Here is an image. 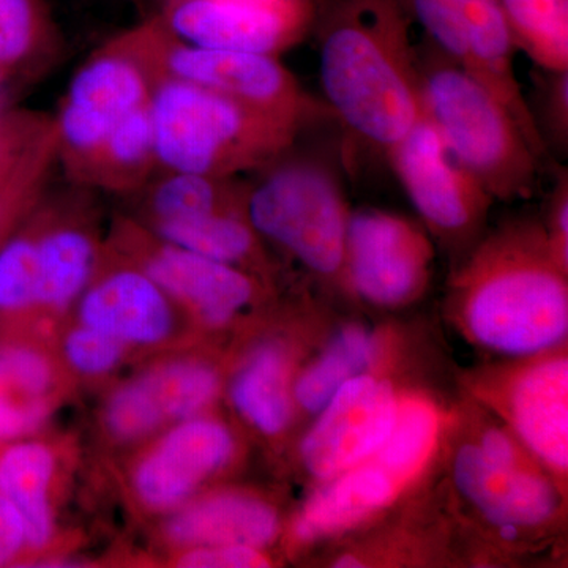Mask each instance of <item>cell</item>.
Wrapping results in <instances>:
<instances>
[{
    "label": "cell",
    "mask_w": 568,
    "mask_h": 568,
    "mask_svg": "<svg viewBox=\"0 0 568 568\" xmlns=\"http://www.w3.org/2000/svg\"><path fill=\"white\" fill-rule=\"evenodd\" d=\"M50 362L31 347L0 351V439L29 435L48 413Z\"/></svg>",
    "instance_id": "cell-21"
},
{
    "label": "cell",
    "mask_w": 568,
    "mask_h": 568,
    "mask_svg": "<svg viewBox=\"0 0 568 568\" xmlns=\"http://www.w3.org/2000/svg\"><path fill=\"white\" fill-rule=\"evenodd\" d=\"M153 74L134 33L78 70L54 130L55 140L77 166L125 115L149 103Z\"/></svg>",
    "instance_id": "cell-7"
},
{
    "label": "cell",
    "mask_w": 568,
    "mask_h": 568,
    "mask_svg": "<svg viewBox=\"0 0 568 568\" xmlns=\"http://www.w3.org/2000/svg\"><path fill=\"white\" fill-rule=\"evenodd\" d=\"M399 0H324L320 80L358 141L387 155L424 115L418 55Z\"/></svg>",
    "instance_id": "cell-1"
},
{
    "label": "cell",
    "mask_w": 568,
    "mask_h": 568,
    "mask_svg": "<svg viewBox=\"0 0 568 568\" xmlns=\"http://www.w3.org/2000/svg\"><path fill=\"white\" fill-rule=\"evenodd\" d=\"M436 410L424 402H406L398 407L386 443L376 452V466L396 487L420 473L436 444Z\"/></svg>",
    "instance_id": "cell-29"
},
{
    "label": "cell",
    "mask_w": 568,
    "mask_h": 568,
    "mask_svg": "<svg viewBox=\"0 0 568 568\" xmlns=\"http://www.w3.org/2000/svg\"><path fill=\"white\" fill-rule=\"evenodd\" d=\"M48 33L41 0H0V80L40 51Z\"/></svg>",
    "instance_id": "cell-31"
},
{
    "label": "cell",
    "mask_w": 568,
    "mask_h": 568,
    "mask_svg": "<svg viewBox=\"0 0 568 568\" xmlns=\"http://www.w3.org/2000/svg\"><path fill=\"white\" fill-rule=\"evenodd\" d=\"M413 22L424 29L429 43L474 73L473 58L455 0H399ZM474 77V74H473Z\"/></svg>",
    "instance_id": "cell-33"
},
{
    "label": "cell",
    "mask_w": 568,
    "mask_h": 568,
    "mask_svg": "<svg viewBox=\"0 0 568 568\" xmlns=\"http://www.w3.org/2000/svg\"><path fill=\"white\" fill-rule=\"evenodd\" d=\"M233 403L265 435H278L290 422L286 361L278 347L264 346L246 361L235 376Z\"/></svg>",
    "instance_id": "cell-24"
},
{
    "label": "cell",
    "mask_w": 568,
    "mask_h": 568,
    "mask_svg": "<svg viewBox=\"0 0 568 568\" xmlns=\"http://www.w3.org/2000/svg\"><path fill=\"white\" fill-rule=\"evenodd\" d=\"M55 462L50 448L39 443L18 444L0 457V495L24 519L28 544L43 547L52 536L50 485Z\"/></svg>",
    "instance_id": "cell-20"
},
{
    "label": "cell",
    "mask_w": 568,
    "mask_h": 568,
    "mask_svg": "<svg viewBox=\"0 0 568 568\" xmlns=\"http://www.w3.org/2000/svg\"><path fill=\"white\" fill-rule=\"evenodd\" d=\"M37 246L18 237L0 250V310L17 312L37 304Z\"/></svg>",
    "instance_id": "cell-34"
},
{
    "label": "cell",
    "mask_w": 568,
    "mask_h": 568,
    "mask_svg": "<svg viewBox=\"0 0 568 568\" xmlns=\"http://www.w3.org/2000/svg\"><path fill=\"white\" fill-rule=\"evenodd\" d=\"M159 231L166 244L230 265L245 261L254 246L250 223L226 211L160 222Z\"/></svg>",
    "instance_id": "cell-27"
},
{
    "label": "cell",
    "mask_w": 568,
    "mask_h": 568,
    "mask_svg": "<svg viewBox=\"0 0 568 568\" xmlns=\"http://www.w3.org/2000/svg\"><path fill=\"white\" fill-rule=\"evenodd\" d=\"M375 354L372 334L355 325L346 327L301 376L295 398L310 413H320L343 384L362 375L373 364Z\"/></svg>",
    "instance_id": "cell-26"
},
{
    "label": "cell",
    "mask_w": 568,
    "mask_h": 568,
    "mask_svg": "<svg viewBox=\"0 0 568 568\" xmlns=\"http://www.w3.org/2000/svg\"><path fill=\"white\" fill-rule=\"evenodd\" d=\"M547 80L541 85V118L537 119L538 132L541 138L549 134V141L559 151H566L568 145V70L544 71ZM548 149V148H547ZM549 151V149H548Z\"/></svg>",
    "instance_id": "cell-37"
},
{
    "label": "cell",
    "mask_w": 568,
    "mask_h": 568,
    "mask_svg": "<svg viewBox=\"0 0 568 568\" xmlns=\"http://www.w3.org/2000/svg\"><path fill=\"white\" fill-rule=\"evenodd\" d=\"M313 9L241 0H171L159 22L171 39L209 50L275 55L312 21Z\"/></svg>",
    "instance_id": "cell-11"
},
{
    "label": "cell",
    "mask_w": 568,
    "mask_h": 568,
    "mask_svg": "<svg viewBox=\"0 0 568 568\" xmlns=\"http://www.w3.org/2000/svg\"><path fill=\"white\" fill-rule=\"evenodd\" d=\"M508 33L541 71L568 70V0H499Z\"/></svg>",
    "instance_id": "cell-23"
},
{
    "label": "cell",
    "mask_w": 568,
    "mask_h": 568,
    "mask_svg": "<svg viewBox=\"0 0 568 568\" xmlns=\"http://www.w3.org/2000/svg\"><path fill=\"white\" fill-rule=\"evenodd\" d=\"M465 282L467 324L481 345L530 354L566 336V280L538 231L496 239L478 254Z\"/></svg>",
    "instance_id": "cell-2"
},
{
    "label": "cell",
    "mask_w": 568,
    "mask_h": 568,
    "mask_svg": "<svg viewBox=\"0 0 568 568\" xmlns=\"http://www.w3.org/2000/svg\"><path fill=\"white\" fill-rule=\"evenodd\" d=\"M511 417L529 448L555 469L568 466V364L556 358L534 366L511 395Z\"/></svg>",
    "instance_id": "cell-18"
},
{
    "label": "cell",
    "mask_w": 568,
    "mask_h": 568,
    "mask_svg": "<svg viewBox=\"0 0 568 568\" xmlns=\"http://www.w3.org/2000/svg\"><path fill=\"white\" fill-rule=\"evenodd\" d=\"M156 163L170 173L230 178L271 162L297 129L201 85L159 77L151 99Z\"/></svg>",
    "instance_id": "cell-4"
},
{
    "label": "cell",
    "mask_w": 568,
    "mask_h": 568,
    "mask_svg": "<svg viewBox=\"0 0 568 568\" xmlns=\"http://www.w3.org/2000/svg\"><path fill=\"white\" fill-rule=\"evenodd\" d=\"M395 495L394 480L381 467L355 466L310 497L295 523V534L313 540L353 528L386 507Z\"/></svg>",
    "instance_id": "cell-19"
},
{
    "label": "cell",
    "mask_w": 568,
    "mask_h": 568,
    "mask_svg": "<svg viewBox=\"0 0 568 568\" xmlns=\"http://www.w3.org/2000/svg\"><path fill=\"white\" fill-rule=\"evenodd\" d=\"M140 379L119 388L106 407V425L119 439H136L162 425Z\"/></svg>",
    "instance_id": "cell-35"
},
{
    "label": "cell",
    "mask_w": 568,
    "mask_h": 568,
    "mask_svg": "<svg viewBox=\"0 0 568 568\" xmlns=\"http://www.w3.org/2000/svg\"><path fill=\"white\" fill-rule=\"evenodd\" d=\"M122 353V343L84 324L65 339L67 361L82 375H106L119 364Z\"/></svg>",
    "instance_id": "cell-36"
},
{
    "label": "cell",
    "mask_w": 568,
    "mask_h": 568,
    "mask_svg": "<svg viewBox=\"0 0 568 568\" xmlns=\"http://www.w3.org/2000/svg\"><path fill=\"white\" fill-rule=\"evenodd\" d=\"M455 481L463 496L489 521L510 532L540 525L555 511V491L544 478L521 473L515 466L491 465L476 446L459 448Z\"/></svg>",
    "instance_id": "cell-14"
},
{
    "label": "cell",
    "mask_w": 568,
    "mask_h": 568,
    "mask_svg": "<svg viewBox=\"0 0 568 568\" xmlns=\"http://www.w3.org/2000/svg\"><path fill=\"white\" fill-rule=\"evenodd\" d=\"M432 248L414 224L381 211L355 212L347 220L345 271L366 301L394 306L424 287Z\"/></svg>",
    "instance_id": "cell-9"
},
{
    "label": "cell",
    "mask_w": 568,
    "mask_h": 568,
    "mask_svg": "<svg viewBox=\"0 0 568 568\" xmlns=\"http://www.w3.org/2000/svg\"><path fill=\"white\" fill-rule=\"evenodd\" d=\"M233 454L234 439L226 426L186 418L142 459L134 473V488L145 506L170 510L182 506Z\"/></svg>",
    "instance_id": "cell-12"
},
{
    "label": "cell",
    "mask_w": 568,
    "mask_h": 568,
    "mask_svg": "<svg viewBox=\"0 0 568 568\" xmlns=\"http://www.w3.org/2000/svg\"><path fill=\"white\" fill-rule=\"evenodd\" d=\"M28 544L24 519L7 497L0 495V566L9 562Z\"/></svg>",
    "instance_id": "cell-40"
},
{
    "label": "cell",
    "mask_w": 568,
    "mask_h": 568,
    "mask_svg": "<svg viewBox=\"0 0 568 568\" xmlns=\"http://www.w3.org/2000/svg\"><path fill=\"white\" fill-rule=\"evenodd\" d=\"M558 185L555 189L551 211V241H548L552 256L560 267H567L568 250V174L564 170L559 174Z\"/></svg>",
    "instance_id": "cell-39"
},
{
    "label": "cell",
    "mask_w": 568,
    "mask_h": 568,
    "mask_svg": "<svg viewBox=\"0 0 568 568\" xmlns=\"http://www.w3.org/2000/svg\"><path fill=\"white\" fill-rule=\"evenodd\" d=\"M398 403L386 381L358 375L321 409L302 444L313 476L334 478L376 455L394 426Z\"/></svg>",
    "instance_id": "cell-10"
},
{
    "label": "cell",
    "mask_w": 568,
    "mask_h": 568,
    "mask_svg": "<svg viewBox=\"0 0 568 568\" xmlns=\"http://www.w3.org/2000/svg\"><path fill=\"white\" fill-rule=\"evenodd\" d=\"M145 272L168 294L189 305L204 321L223 324L253 295V283L234 265L209 260L171 244L149 257Z\"/></svg>",
    "instance_id": "cell-16"
},
{
    "label": "cell",
    "mask_w": 568,
    "mask_h": 568,
    "mask_svg": "<svg viewBox=\"0 0 568 568\" xmlns=\"http://www.w3.org/2000/svg\"><path fill=\"white\" fill-rule=\"evenodd\" d=\"M491 465L500 467L515 466V448L510 439L500 432H488L478 447Z\"/></svg>",
    "instance_id": "cell-41"
},
{
    "label": "cell",
    "mask_w": 568,
    "mask_h": 568,
    "mask_svg": "<svg viewBox=\"0 0 568 568\" xmlns=\"http://www.w3.org/2000/svg\"><path fill=\"white\" fill-rule=\"evenodd\" d=\"M37 304L63 308L91 280L95 246L88 234L73 227L51 231L36 241Z\"/></svg>",
    "instance_id": "cell-22"
},
{
    "label": "cell",
    "mask_w": 568,
    "mask_h": 568,
    "mask_svg": "<svg viewBox=\"0 0 568 568\" xmlns=\"http://www.w3.org/2000/svg\"><path fill=\"white\" fill-rule=\"evenodd\" d=\"M342 178L323 159L290 160L265 174L246 197L256 233L283 246L310 271H345L347 207Z\"/></svg>",
    "instance_id": "cell-5"
},
{
    "label": "cell",
    "mask_w": 568,
    "mask_h": 568,
    "mask_svg": "<svg viewBox=\"0 0 568 568\" xmlns=\"http://www.w3.org/2000/svg\"><path fill=\"white\" fill-rule=\"evenodd\" d=\"M278 530L274 508L242 495H215L181 508L168 523V537L182 547L261 548Z\"/></svg>",
    "instance_id": "cell-17"
},
{
    "label": "cell",
    "mask_w": 568,
    "mask_h": 568,
    "mask_svg": "<svg viewBox=\"0 0 568 568\" xmlns=\"http://www.w3.org/2000/svg\"><path fill=\"white\" fill-rule=\"evenodd\" d=\"M455 3L469 44L474 78L507 108L537 155L547 159V145L515 73L517 48L508 33L499 0H455Z\"/></svg>",
    "instance_id": "cell-15"
},
{
    "label": "cell",
    "mask_w": 568,
    "mask_h": 568,
    "mask_svg": "<svg viewBox=\"0 0 568 568\" xmlns=\"http://www.w3.org/2000/svg\"><path fill=\"white\" fill-rule=\"evenodd\" d=\"M52 132L31 115L0 114V201L22 175L47 159Z\"/></svg>",
    "instance_id": "cell-32"
},
{
    "label": "cell",
    "mask_w": 568,
    "mask_h": 568,
    "mask_svg": "<svg viewBox=\"0 0 568 568\" xmlns=\"http://www.w3.org/2000/svg\"><path fill=\"white\" fill-rule=\"evenodd\" d=\"M136 37L156 78L192 82L295 129L317 111L275 55L181 43L164 32L159 20L141 29Z\"/></svg>",
    "instance_id": "cell-6"
},
{
    "label": "cell",
    "mask_w": 568,
    "mask_h": 568,
    "mask_svg": "<svg viewBox=\"0 0 568 568\" xmlns=\"http://www.w3.org/2000/svg\"><path fill=\"white\" fill-rule=\"evenodd\" d=\"M179 566L185 568H256L267 567V559L257 548L223 545V547L190 548L179 559Z\"/></svg>",
    "instance_id": "cell-38"
},
{
    "label": "cell",
    "mask_w": 568,
    "mask_h": 568,
    "mask_svg": "<svg viewBox=\"0 0 568 568\" xmlns=\"http://www.w3.org/2000/svg\"><path fill=\"white\" fill-rule=\"evenodd\" d=\"M156 162L149 103L122 119L103 144L77 170L92 181L132 185L142 181Z\"/></svg>",
    "instance_id": "cell-25"
},
{
    "label": "cell",
    "mask_w": 568,
    "mask_h": 568,
    "mask_svg": "<svg viewBox=\"0 0 568 568\" xmlns=\"http://www.w3.org/2000/svg\"><path fill=\"white\" fill-rule=\"evenodd\" d=\"M417 55L425 115L450 152L493 197H529L541 159L507 108L432 43Z\"/></svg>",
    "instance_id": "cell-3"
},
{
    "label": "cell",
    "mask_w": 568,
    "mask_h": 568,
    "mask_svg": "<svg viewBox=\"0 0 568 568\" xmlns=\"http://www.w3.org/2000/svg\"><path fill=\"white\" fill-rule=\"evenodd\" d=\"M386 159L414 207L437 233H467L491 203V194L459 163L425 112Z\"/></svg>",
    "instance_id": "cell-8"
},
{
    "label": "cell",
    "mask_w": 568,
    "mask_h": 568,
    "mask_svg": "<svg viewBox=\"0 0 568 568\" xmlns=\"http://www.w3.org/2000/svg\"><path fill=\"white\" fill-rule=\"evenodd\" d=\"M227 178L193 173H170L152 194V211L160 222L193 219L223 211Z\"/></svg>",
    "instance_id": "cell-30"
},
{
    "label": "cell",
    "mask_w": 568,
    "mask_h": 568,
    "mask_svg": "<svg viewBox=\"0 0 568 568\" xmlns=\"http://www.w3.org/2000/svg\"><path fill=\"white\" fill-rule=\"evenodd\" d=\"M81 323L122 345H155L173 328L168 294L145 271L125 268L104 276L82 297Z\"/></svg>",
    "instance_id": "cell-13"
},
{
    "label": "cell",
    "mask_w": 568,
    "mask_h": 568,
    "mask_svg": "<svg viewBox=\"0 0 568 568\" xmlns=\"http://www.w3.org/2000/svg\"><path fill=\"white\" fill-rule=\"evenodd\" d=\"M140 379L162 422L197 416L219 390L216 373L194 361L171 362Z\"/></svg>",
    "instance_id": "cell-28"
}]
</instances>
